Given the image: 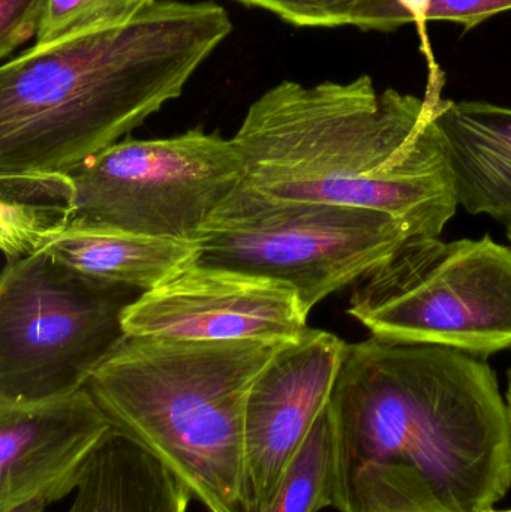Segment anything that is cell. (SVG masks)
<instances>
[{
	"instance_id": "5bb4252c",
	"label": "cell",
	"mask_w": 511,
	"mask_h": 512,
	"mask_svg": "<svg viewBox=\"0 0 511 512\" xmlns=\"http://www.w3.org/2000/svg\"><path fill=\"white\" fill-rule=\"evenodd\" d=\"M191 501L159 460L114 430L90 462L68 512H188Z\"/></svg>"
},
{
	"instance_id": "7c38bea8",
	"label": "cell",
	"mask_w": 511,
	"mask_h": 512,
	"mask_svg": "<svg viewBox=\"0 0 511 512\" xmlns=\"http://www.w3.org/2000/svg\"><path fill=\"white\" fill-rule=\"evenodd\" d=\"M435 123L459 207L510 225L511 108L441 99Z\"/></svg>"
},
{
	"instance_id": "ba28073f",
	"label": "cell",
	"mask_w": 511,
	"mask_h": 512,
	"mask_svg": "<svg viewBox=\"0 0 511 512\" xmlns=\"http://www.w3.org/2000/svg\"><path fill=\"white\" fill-rule=\"evenodd\" d=\"M66 176L69 224L198 243L245 171L233 140L198 126L176 137L119 141Z\"/></svg>"
},
{
	"instance_id": "6da1fadb",
	"label": "cell",
	"mask_w": 511,
	"mask_h": 512,
	"mask_svg": "<svg viewBox=\"0 0 511 512\" xmlns=\"http://www.w3.org/2000/svg\"><path fill=\"white\" fill-rule=\"evenodd\" d=\"M339 512H492L511 490V421L485 358L348 343L330 396Z\"/></svg>"
},
{
	"instance_id": "277c9868",
	"label": "cell",
	"mask_w": 511,
	"mask_h": 512,
	"mask_svg": "<svg viewBox=\"0 0 511 512\" xmlns=\"http://www.w3.org/2000/svg\"><path fill=\"white\" fill-rule=\"evenodd\" d=\"M282 345L129 336L87 390L207 512H254L246 403Z\"/></svg>"
},
{
	"instance_id": "30bf717a",
	"label": "cell",
	"mask_w": 511,
	"mask_h": 512,
	"mask_svg": "<svg viewBox=\"0 0 511 512\" xmlns=\"http://www.w3.org/2000/svg\"><path fill=\"white\" fill-rule=\"evenodd\" d=\"M348 343L308 328L285 343L252 385L245 441L252 511L260 512L282 472L329 406Z\"/></svg>"
},
{
	"instance_id": "8fae6325",
	"label": "cell",
	"mask_w": 511,
	"mask_h": 512,
	"mask_svg": "<svg viewBox=\"0 0 511 512\" xmlns=\"http://www.w3.org/2000/svg\"><path fill=\"white\" fill-rule=\"evenodd\" d=\"M114 430L87 387L36 402H0V512L75 493Z\"/></svg>"
},
{
	"instance_id": "8992f818",
	"label": "cell",
	"mask_w": 511,
	"mask_h": 512,
	"mask_svg": "<svg viewBox=\"0 0 511 512\" xmlns=\"http://www.w3.org/2000/svg\"><path fill=\"white\" fill-rule=\"evenodd\" d=\"M410 237L407 224L381 210L281 200L242 182L201 231L197 264L287 283L311 313Z\"/></svg>"
},
{
	"instance_id": "52a82bcc",
	"label": "cell",
	"mask_w": 511,
	"mask_h": 512,
	"mask_svg": "<svg viewBox=\"0 0 511 512\" xmlns=\"http://www.w3.org/2000/svg\"><path fill=\"white\" fill-rule=\"evenodd\" d=\"M144 292L87 276L47 252L0 277V402L83 390L128 339L123 315Z\"/></svg>"
},
{
	"instance_id": "7402d4cb",
	"label": "cell",
	"mask_w": 511,
	"mask_h": 512,
	"mask_svg": "<svg viewBox=\"0 0 511 512\" xmlns=\"http://www.w3.org/2000/svg\"><path fill=\"white\" fill-rule=\"evenodd\" d=\"M507 408H509L510 421H511V369L509 370V387H507Z\"/></svg>"
},
{
	"instance_id": "603a6c76",
	"label": "cell",
	"mask_w": 511,
	"mask_h": 512,
	"mask_svg": "<svg viewBox=\"0 0 511 512\" xmlns=\"http://www.w3.org/2000/svg\"><path fill=\"white\" fill-rule=\"evenodd\" d=\"M507 237H509V240L511 243V224L507 225Z\"/></svg>"
},
{
	"instance_id": "d6986e66",
	"label": "cell",
	"mask_w": 511,
	"mask_h": 512,
	"mask_svg": "<svg viewBox=\"0 0 511 512\" xmlns=\"http://www.w3.org/2000/svg\"><path fill=\"white\" fill-rule=\"evenodd\" d=\"M47 0H0V59L36 38Z\"/></svg>"
},
{
	"instance_id": "ac0fdd59",
	"label": "cell",
	"mask_w": 511,
	"mask_h": 512,
	"mask_svg": "<svg viewBox=\"0 0 511 512\" xmlns=\"http://www.w3.org/2000/svg\"><path fill=\"white\" fill-rule=\"evenodd\" d=\"M266 9L296 27L353 26L365 0H236Z\"/></svg>"
},
{
	"instance_id": "cb8c5ba5",
	"label": "cell",
	"mask_w": 511,
	"mask_h": 512,
	"mask_svg": "<svg viewBox=\"0 0 511 512\" xmlns=\"http://www.w3.org/2000/svg\"><path fill=\"white\" fill-rule=\"evenodd\" d=\"M492 512H511V510H504V511H497V510H494Z\"/></svg>"
},
{
	"instance_id": "44dd1931",
	"label": "cell",
	"mask_w": 511,
	"mask_h": 512,
	"mask_svg": "<svg viewBox=\"0 0 511 512\" xmlns=\"http://www.w3.org/2000/svg\"><path fill=\"white\" fill-rule=\"evenodd\" d=\"M47 507L48 505L44 501L33 499V501L24 502V504L17 505V507L5 512H45Z\"/></svg>"
},
{
	"instance_id": "4fadbf2b",
	"label": "cell",
	"mask_w": 511,
	"mask_h": 512,
	"mask_svg": "<svg viewBox=\"0 0 511 512\" xmlns=\"http://www.w3.org/2000/svg\"><path fill=\"white\" fill-rule=\"evenodd\" d=\"M38 252L87 276L147 292L194 265L200 246L119 228L68 224L45 237Z\"/></svg>"
},
{
	"instance_id": "7a4b0ae2",
	"label": "cell",
	"mask_w": 511,
	"mask_h": 512,
	"mask_svg": "<svg viewBox=\"0 0 511 512\" xmlns=\"http://www.w3.org/2000/svg\"><path fill=\"white\" fill-rule=\"evenodd\" d=\"M441 87L440 71L422 98L378 92L366 74L281 81L252 102L231 138L243 182L281 200L381 210L413 236L440 237L459 207L435 123Z\"/></svg>"
},
{
	"instance_id": "9a60e30c",
	"label": "cell",
	"mask_w": 511,
	"mask_h": 512,
	"mask_svg": "<svg viewBox=\"0 0 511 512\" xmlns=\"http://www.w3.org/2000/svg\"><path fill=\"white\" fill-rule=\"evenodd\" d=\"M68 176L0 177V245L6 262L36 254L69 224Z\"/></svg>"
},
{
	"instance_id": "9c48e42d",
	"label": "cell",
	"mask_w": 511,
	"mask_h": 512,
	"mask_svg": "<svg viewBox=\"0 0 511 512\" xmlns=\"http://www.w3.org/2000/svg\"><path fill=\"white\" fill-rule=\"evenodd\" d=\"M309 312L296 289L270 277L195 262L144 292L123 315L128 336L201 342H297Z\"/></svg>"
},
{
	"instance_id": "2e32d148",
	"label": "cell",
	"mask_w": 511,
	"mask_h": 512,
	"mask_svg": "<svg viewBox=\"0 0 511 512\" xmlns=\"http://www.w3.org/2000/svg\"><path fill=\"white\" fill-rule=\"evenodd\" d=\"M326 507H333V436L329 409L315 421L260 512H318Z\"/></svg>"
},
{
	"instance_id": "ffe728a7",
	"label": "cell",
	"mask_w": 511,
	"mask_h": 512,
	"mask_svg": "<svg viewBox=\"0 0 511 512\" xmlns=\"http://www.w3.org/2000/svg\"><path fill=\"white\" fill-rule=\"evenodd\" d=\"M507 11H511V0H428L420 24L450 21L468 32Z\"/></svg>"
},
{
	"instance_id": "5b68a950",
	"label": "cell",
	"mask_w": 511,
	"mask_h": 512,
	"mask_svg": "<svg viewBox=\"0 0 511 512\" xmlns=\"http://www.w3.org/2000/svg\"><path fill=\"white\" fill-rule=\"evenodd\" d=\"M347 313L384 342L497 354L511 348V248L410 237L363 277Z\"/></svg>"
},
{
	"instance_id": "3957f363",
	"label": "cell",
	"mask_w": 511,
	"mask_h": 512,
	"mask_svg": "<svg viewBox=\"0 0 511 512\" xmlns=\"http://www.w3.org/2000/svg\"><path fill=\"white\" fill-rule=\"evenodd\" d=\"M233 32L215 2L158 0L125 26L0 66V177L66 176L180 98Z\"/></svg>"
},
{
	"instance_id": "e0dca14e",
	"label": "cell",
	"mask_w": 511,
	"mask_h": 512,
	"mask_svg": "<svg viewBox=\"0 0 511 512\" xmlns=\"http://www.w3.org/2000/svg\"><path fill=\"white\" fill-rule=\"evenodd\" d=\"M158 0H47L33 47H56L125 26Z\"/></svg>"
}]
</instances>
